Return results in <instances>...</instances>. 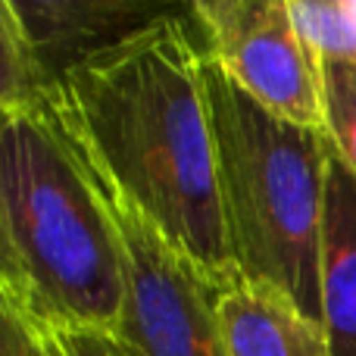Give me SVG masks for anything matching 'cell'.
Masks as SVG:
<instances>
[{"label": "cell", "mask_w": 356, "mask_h": 356, "mask_svg": "<svg viewBox=\"0 0 356 356\" xmlns=\"http://www.w3.org/2000/svg\"><path fill=\"white\" fill-rule=\"evenodd\" d=\"M79 156L97 181L122 244L125 309L119 344L129 356H228L219 325V284L228 272L216 275L194 263L81 150Z\"/></svg>", "instance_id": "4"}, {"label": "cell", "mask_w": 356, "mask_h": 356, "mask_svg": "<svg viewBox=\"0 0 356 356\" xmlns=\"http://www.w3.org/2000/svg\"><path fill=\"white\" fill-rule=\"evenodd\" d=\"M0 356H69L60 332L0 297Z\"/></svg>", "instance_id": "12"}, {"label": "cell", "mask_w": 356, "mask_h": 356, "mask_svg": "<svg viewBox=\"0 0 356 356\" xmlns=\"http://www.w3.org/2000/svg\"><path fill=\"white\" fill-rule=\"evenodd\" d=\"M72 144L203 269H238L191 3L69 69L50 91Z\"/></svg>", "instance_id": "1"}, {"label": "cell", "mask_w": 356, "mask_h": 356, "mask_svg": "<svg viewBox=\"0 0 356 356\" xmlns=\"http://www.w3.org/2000/svg\"><path fill=\"white\" fill-rule=\"evenodd\" d=\"M322 63V97H325V131L334 156L356 178V66Z\"/></svg>", "instance_id": "11"}, {"label": "cell", "mask_w": 356, "mask_h": 356, "mask_svg": "<svg viewBox=\"0 0 356 356\" xmlns=\"http://www.w3.org/2000/svg\"><path fill=\"white\" fill-rule=\"evenodd\" d=\"M50 91L54 88L44 79V69L19 29L10 0H0V113H29L41 106Z\"/></svg>", "instance_id": "9"}, {"label": "cell", "mask_w": 356, "mask_h": 356, "mask_svg": "<svg viewBox=\"0 0 356 356\" xmlns=\"http://www.w3.org/2000/svg\"><path fill=\"white\" fill-rule=\"evenodd\" d=\"M69 356H129L116 334L106 332H60Z\"/></svg>", "instance_id": "13"}, {"label": "cell", "mask_w": 356, "mask_h": 356, "mask_svg": "<svg viewBox=\"0 0 356 356\" xmlns=\"http://www.w3.org/2000/svg\"><path fill=\"white\" fill-rule=\"evenodd\" d=\"M222 216L244 275L325 322V216L334 147L325 131L263 110L200 50Z\"/></svg>", "instance_id": "3"}, {"label": "cell", "mask_w": 356, "mask_h": 356, "mask_svg": "<svg viewBox=\"0 0 356 356\" xmlns=\"http://www.w3.org/2000/svg\"><path fill=\"white\" fill-rule=\"evenodd\" d=\"M325 328L332 356H356V178L338 156L328 175Z\"/></svg>", "instance_id": "8"}, {"label": "cell", "mask_w": 356, "mask_h": 356, "mask_svg": "<svg viewBox=\"0 0 356 356\" xmlns=\"http://www.w3.org/2000/svg\"><path fill=\"white\" fill-rule=\"evenodd\" d=\"M191 22L203 54L263 110L325 131L322 63L297 31L291 0H197Z\"/></svg>", "instance_id": "5"}, {"label": "cell", "mask_w": 356, "mask_h": 356, "mask_svg": "<svg viewBox=\"0 0 356 356\" xmlns=\"http://www.w3.org/2000/svg\"><path fill=\"white\" fill-rule=\"evenodd\" d=\"M0 297L56 332L122 322L116 222L50 100L0 125Z\"/></svg>", "instance_id": "2"}, {"label": "cell", "mask_w": 356, "mask_h": 356, "mask_svg": "<svg viewBox=\"0 0 356 356\" xmlns=\"http://www.w3.org/2000/svg\"><path fill=\"white\" fill-rule=\"evenodd\" d=\"M219 325L228 356H332L325 322L303 313L282 288L241 269L219 284Z\"/></svg>", "instance_id": "7"}, {"label": "cell", "mask_w": 356, "mask_h": 356, "mask_svg": "<svg viewBox=\"0 0 356 356\" xmlns=\"http://www.w3.org/2000/svg\"><path fill=\"white\" fill-rule=\"evenodd\" d=\"M291 16L319 60L356 66V13L350 0H291Z\"/></svg>", "instance_id": "10"}, {"label": "cell", "mask_w": 356, "mask_h": 356, "mask_svg": "<svg viewBox=\"0 0 356 356\" xmlns=\"http://www.w3.org/2000/svg\"><path fill=\"white\" fill-rule=\"evenodd\" d=\"M350 6H353V13H356V0H350Z\"/></svg>", "instance_id": "14"}, {"label": "cell", "mask_w": 356, "mask_h": 356, "mask_svg": "<svg viewBox=\"0 0 356 356\" xmlns=\"http://www.w3.org/2000/svg\"><path fill=\"white\" fill-rule=\"evenodd\" d=\"M50 88L79 63L129 41L184 3L160 0H10Z\"/></svg>", "instance_id": "6"}]
</instances>
